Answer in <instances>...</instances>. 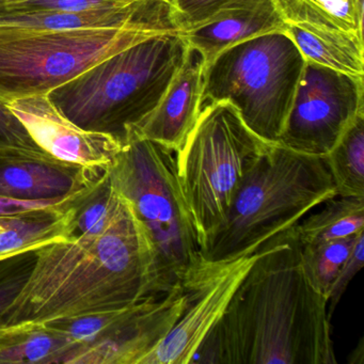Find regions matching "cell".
I'll use <instances>...</instances> for the list:
<instances>
[{
	"label": "cell",
	"instance_id": "obj_25",
	"mask_svg": "<svg viewBox=\"0 0 364 364\" xmlns=\"http://www.w3.org/2000/svg\"><path fill=\"white\" fill-rule=\"evenodd\" d=\"M36 250L27 251L7 259H0V327L7 309L28 280L35 266Z\"/></svg>",
	"mask_w": 364,
	"mask_h": 364
},
{
	"label": "cell",
	"instance_id": "obj_9",
	"mask_svg": "<svg viewBox=\"0 0 364 364\" xmlns=\"http://www.w3.org/2000/svg\"><path fill=\"white\" fill-rule=\"evenodd\" d=\"M363 78L306 61L278 144L304 154L327 155L364 114Z\"/></svg>",
	"mask_w": 364,
	"mask_h": 364
},
{
	"label": "cell",
	"instance_id": "obj_21",
	"mask_svg": "<svg viewBox=\"0 0 364 364\" xmlns=\"http://www.w3.org/2000/svg\"><path fill=\"white\" fill-rule=\"evenodd\" d=\"M364 0H274L285 24H306L363 36Z\"/></svg>",
	"mask_w": 364,
	"mask_h": 364
},
{
	"label": "cell",
	"instance_id": "obj_22",
	"mask_svg": "<svg viewBox=\"0 0 364 364\" xmlns=\"http://www.w3.org/2000/svg\"><path fill=\"white\" fill-rule=\"evenodd\" d=\"M336 195L364 198V114L326 155Z\"/></svg>",
	"mask_w": 364,
	"mask_h": 364
},
{
	"label": "cell",
	"instance_id": "obj_3",
	"mask_svg": "<svg viewBox=\"0 0 364 364\" xmlns=\"http://www.w3.org/2000/svg\"><path fill=\"white\" fill-rule=\"evenodd\" d=\"M336 196L327 159L272 144L236 189L223 221L202 240L204 261L253 255Z\"/></svg>",
	"mask_w": 364,
	"mask_h": 364
},
{
	"label": "cell",
	"instance_id": "obj_10",
	"mask_svg": "<svg viewBox=\"0 0 364 364\" xmlns=\"http://www.w3.org/2000/svg\"><path fill=\"white\" fill-rule=\"evenodd\" d=\"M259 251L231 261L200 262L182 283L184 308L166 338L140 364H189L202 341L223 316Z\"/></svg>",
	"mask_w": 364,
	"mask_h": 364
},
{
	"label": "cell",
	"instance_id": "obj_20",
	"mask_svg": "<svg viewBox=\"0 0 364 364\" xmlns=\"http://www.w3.org/2000/svg\"><path fill=\"white\" fill-rule=\"evenodd\" d=\"M318 212L304 216L293 227L301 246L340 240L364 232V198L334 196Z\"/></svg>",
	"mask_w": 364,
	"mask_h": 364
},
{
	"label": "cell",
	"instance_id": "obj_30",
	"mask_svg": "<svg viewBox=\"0 0 364 364\" xmlns=\"http://www.w3.org/2000/svg\"><path fill=\"white\" fill-rule=\"evenodd\" d=\"M229 0H170L176 22L185 31L212 16Z\"/></svg>",
	"mask_w": 364,
	"mask_h": 364
},
{
	"label": "cell",
	"instance_id": "obj_18",
	"mask_svg": "<svg viewBox=\"0 0 364 364\" xmlns=\"http://www.w3.org/2000/svg\"><path fill=\"white\" fill-rule=\"evenodd\" d=\"M74 208L0 216V259L75 237Z\"/></svg>",
	"mask_w": 364,
	"mask_h": 364
},
{
	"label": "cell",
	"instance_id": "obj_7",
	"mask_svg": "<svg viewBox=\"0 0 364 364\" xmlns=\"http://www.w3.org/2000/svg\"><path fill=\"white\" fill-rule=\"evenodd\" d=\"M183 31L165 24L76 31H0V100L46 95L108 57L153 36Z\"/></svg>",
	"mask_w": 364,
	"mask_h": 364
},
{
	"label": "cell",
	"instance_id": "obj_13",
	"mask_svg": "<svg viewBox=\"0 0 364 364\" xmlns=\"http://www.w3.org/2000/svg\"><path fill=\"white\" fill-rule=\"evenodd\" d=\"M106 170L55 159L46 151L0 150V196L59 199L90 187Z\"/></svg>",
	"mask_w": 364,
	"mask_h": 364
},
{
	"label": "cell",
	"instance_id": "obj_8",
	"mask_svg": "<svg viewBox=\"0 0 364 364\" xmlns=\"http://www.w3.org/2000/svg\"><path fill=\"white\" fill-rule=\"evenodd\" d=\"M270 144L246 127L231 104L202 107L178 153L181 186L200 244L223 221L242 178Z\"/></svg>",
	"mask_w": 364,
	"mask_h": 364
},
{
	"label": "cell",
	"instance_id": "obj_16",
	"mask_svg": "<svg viewBox=\"0 0 364 364\" xmlns=\"http://www.w3.org/2000/svg\"><path fill=\"white\" fill-rule=\"evenodd\" d=\"M285 28L274 0H229L183 33L208 63L230 46L266 33H285Z\"/></svg>",
	"mask_w": 364,
	"mask_h": 364
},
{
	"label": "cell",
	"instance_id": "obj_1",
	"mask_svg": "<svg viewBox=\"0 0 364 364\" xmlns=\"http://www.w3.org/2000/svg\"><path fill=\"white\" fill-rule=\"evenodd\" d=\"M330 321L291 227L259 249L189 364H336Z\"/></svg>",
	"mask_w": 364,
	"mask_h": 364
},
{
	"label": "cell",
	"instance_id": "obj_5",
	"mask_svg": "<svg viewBox=\"0 0 364 364\" xmlns=\"http://www.w3.org/2000/svg\"><path fill=\"white\" fill-rule=\"evenodd\" d=\"M188 46L183 31L153 36L46 95L78 127L107 134L124 144L127 131L159 106Z\"/></svg>",
	"mask_w": 364,
	"mask_h": 364
},
{
	"label": "cell",
	"instance_id": "obj_24",
	"mask_svg": "<svg viewBox=\"0 0 364 364\" xmlns=\"http://www.w3.org/2000/svg\"><path fill=\"white\" fill-rule=\"evenodd\" d=\"M358 235L301 246L304 274L309 282L327 301L330 289L348 259Z\"/></svg>",
	"mask_w": 364,
	"mask_h": 364
},
{
	"label": "cell",
	"instance_id": "obj_27",
	"mask_svg": "<svg viewBox=\"0 0 364 364\" xmlns=\"http://www.w3.org/2000/svg\"><path fill=\"white\" fill-rule=\"evenodd\" d=\"M90 187L76 195L59 198V199L29 200L0 196V216H16V215L28 214V213L40 212V210H70L78 203Z\"/></svg>",
	"mask_w": 364,
	"mask_h": 364
},
{
	"label": "cell",
	"instance_id": "obj_6",
	"mask_svg": "<svg viewBox=\"0 0 364 364\" xmlns=\"http://www.w3.org/2000/svg\"><path fill=\"white\" fill-rule=\"evenodd\" d=\"M306 60L284 33L259 36L225 48L204 68L201 109L227 102L268 144H278Z\"/></svg>",
	"mask_w": 364,
	"mask_h": 364
},
{
	"label": "cell",
	"instance_id": "obj_31",
	"mask_svg": "<svg viewBox=\"0 0 364 364\" xmlns=\"http://www.w3.org/2000/svg\"><path fill=\"white\" fill-rule=\"evenodd\" d=\"M348 363L350 364H363L364 363V340L363 338H360L357 347L351 351L349 355Z\"/></svg>",
	"mask_w": 364,
	"mask_h": 364
},
{
	"label": "cell",
	"instance_id": "obj_2",
	"mask_svg": "<svg viewBox=\"0 0 364 364\" xmlns=\"http://www.w3.org/2000/svg\"><path fill=\"white\" fill-rule=\"evenodd\" d=\"M36 255L33 272L4 314L3 326L116 310L151 296L146 244L125 199L101 233L53 242Z\"/></svg>",
	"mask_w": 364,
	"mask_h": 364
},
{
	"label": "cell",
	"instance_id": "obj_11",
	"mask_svg": "<svg viewBox=\"0 0 364 364\" xmlns=\"http://www.w3.org/2000/svg\"><path fill=\"white\" fill-rule=\"evenodd\" d=\"M33 141L55 159L95 170H107L123 144L112 136L87 131L61 114L48 95L5 103Z\"/></svg>",
	"mask_w": 364,
	"mask_h": 364
},
{
	"label": "cell",
	"instance_id": "obj_29",
	"mask_svg": "<svg viewBox=\"0 0 364 364\" xmlns=\"http://www.w3.org/2000/svg\"><path fill=\"white\" fill-rule=\"evenodd\" d=\"M0 150L40 151L24 125L0 100Z\"/></svg>",
	"mask_w": 364,
	"mask_h": 364
},
{
	"label": "cell",
	"instance_id": "obj_26",
	"mask_svg": "<svg viewBox=\"0 0 364 364\" xmlns=\"http://www.w3.org/2000/svg\"><path fill=\"white\" fill-rule=\"evenodd\" d=\"M141 0H26L6 11L11 10H46V11H90V10L114 9L135 5ZM3 12V11H1Z\"/></svg>",
	"mask_w": 364,
	"mask_h": 364
},
{
	"label": "cell",
	"instance_id": "obj_32",
	"mask_svg": "<svg viewBox=\"0 0 364 364\" xmlns=\"http://www.w3.org/2000/svg\"><path fill=\"white\" fill-rule=\"evenodd\" d=\"M26 0H0V12L6 11L18 4L24 3Z\"/></svg>",
	"mask_w": 364,
	"mask_h": 364
},
{
	"label": "cell",
	"instance_id": "obj_4",
	"mask_svg": "<svg viewBox=\"0 0 364 364\" xmlns=\"http://www.w3.org/2000/svg\"><path fill=\"white\" fill-rule=\"evenodd\" d=\"M178 153L129 133L108 168L144 237L151 296L182 287L202 261L197 228L181 186Z\"/></svg>",
	"mask_w": 364,
	"mask_h": 364
},
{
	"label": "cell",
	"instance_id": "obj_15",
	"mask_svg": "<svg viewBox=\"0 0 364 364\" xmlns=\"http://www.w3.org/2000/svg\"><path fill=\"white\" fill-rule=\"evenodd\" d=\"M137 24H165L181 28L170 0H141L135 5L90 11L11 10L0 12V31H57L118 28Z\"/></svg>",
	"mask_w": 364,
	"mask_h": 364
},
{
	"label": "cell",
	"instance_id": "obj_17",
	"mask_svg": "<svg viewBox=\"0 0 364 364\" xmlns=\"http://www.w3.org/2000/svg\"><path fill=\"white\" fill-rule=\"evenodd\" d=\"M304 60L364 77L363 36L306 24H289L285 33Z\"/></svg>",
	"mask_w": 364,
	"mask_h": 364
},
{
	"label": "cell",
	"instance_id": "obj_14",
	"mask_svg": "<svg viewBox=\"0 0 364 364\" xmlns=\"http://www.w3.org/2000/svg\"><path fill=\"white\" fill-rule=\"evenodd\" d=\"M205 65L203 54L188 46L184 63L159 106L127 134L159 142L180 152L201 112Z\"/></svg>",
	"mask_w": 364,
	"mask_h": 364
},
{
	"label": "cell",
	"instance_id": "obj_19",
	"mask_svg": "<svg viewBox=\"0 0 364 364\" xmlns=\"http://www.w3.org/2000/svg\"><path fill=\"white\" fill-rule=\"evenodd\" d=\"M75 345L46 323L0 327V364H67Z\"/></svg>",
	"mask_w": 364,
	"mask_h": 364
},
{
	"label": "cell",
	"instance_id": "obj_28",
	"mask_svg": "<svg viewBox=\"0 0 364 364\" xmlns=\"http://www.w3.org/2000/svg\"><path fill=\"white\" fill-rule=\"evenodd\" d=\"M364 265V232L358 235L357 240L353 245V250L349 255L348 259L341 268L330 289L328 295V313L332 317L336 306L340 302L341 298L344 295L345 291L348 287L349 283L353 277L362 269Z\"/></svg>",
	"mask_w": 364,
	"mask_h": 364
},
{
	"label": "cell",
	"instance_id": "obj_12",
	"mask_svg": "<svg viewBox=\"0 0 364 364\" xmlns=\"http://www.w3.org/2000/svg\"><path fill=\"white\" fill-rule=\"evenodd\" d=\"M184 300L182 287L144 298L107 336L74 349L67 364H140L169 333Z\"/></svg>",
	"mask_w": 364,
	"mask_h": 364
},
{
	"label": "cell",
	"instance_id": "obj_23",
	"mask_svg": "<svg viewBox=\"0 0 364 364\" xmlns=\"http://www.w3.org/2000/svg\"><path fill=\"white\" fill-rule=\"evenodd\" d=\"M124 203L108 169L95 181L74 208L75 235L101 233L109 227Z\"/></svg>",
	"mask_w": 364,
	"mask_h": 364
}]
</instances>
